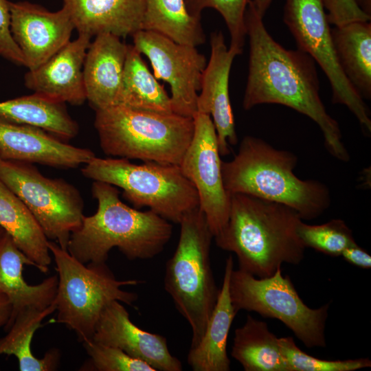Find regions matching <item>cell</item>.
<instances>
[{
    "label": "cell",
    "instance_id": "obj_12",
    "mask_svg": "<svg viewBox=\"0 0 371 371\" xmlns=\"http://www.w3.org/2000/svg\"><path fill=\"white\" fill-rule=\"evenodd\" d=\"M131 37L133 46L149 60L155 77L169 84L172 112L193 118L205 56L196 47L178 43L157 32L139 30Z\"/></svg>",
    "mask_w": 371,
    "mask_h": 371
},
{
    "label": "cell",
    "instance_id": "obj_39",
    "mask_svg": "<svg viewBox=\"0 0 371 371\" xmlns=\"http://www.w3.org/2000/svg\"><path fill=\"white\" fill-rule=\"evenodd\" d=\"M360 8L366 14L370 15V0H355Z\"/></svg>",
    "mask_w": 371,
    "mask_h": 371
},
{
    "label": "cell",
    "instance_id": "obj_3",
    "mask_svg": "<svg viewBox=\"0 0 371 371\" xmlns=\"http://www.w3.org/2000/svg\"><path fill=\"white\" fill-rule=\"evenodd\" d=\"M91 194L98 202L95 214L84 216L70 237L67 250L82 263L106 262L117 248L126 258L151 259L159 254L172 234L170 221L153 211H140L124 203L117 188L94 181Z\"/></svg>",
    "mask_w": 371,
    "mask_h": 371
},
{
    "label": "cell",
    "instance_id": "obj_10",
    "mask_svg": "<svg viewBox=\"0 0 371 371\" xmlns=\"http://www.w3.org/2000/svg\"><path fill=\"white\" fill-rule=\"evenodd\" d=\"M0 180L27 206L47 239L67 250L85 216L78 190L64 179L45 177L32 164L1 158Z\"/></svg>",
    "mask_w": 371,
    "mask_h": 371
},
{
    "label": "cell",
    "instance_id": "obj_34",
    "mask_svg": "<svg viewBox=\"0 0 371 371\" xmlns=\"http://www.w3.org/2000/svg\"><path fill=\"white\" fill-rule=\"evenodd\" d=\"M327 19L335 27L355 21H370L371 16L363 11L355 0H323Z\"/></svg>",
    "mask_w": 371,
    "mask_h": 371
},
{
    "label": "cell",
    "instance_id": "obj_9",
    "mask_svg": "<svg viewBox=\"0 0 371 371\" xmlns=\"http://www.w3.org/2000/svg\"><path fill=\"white\" fill-rule=\"evenodd\" d=\"M229 291L237 312L253 311L278 319L308 348L326 346L325 330L330 303L317 308L306 306L281 268L272 276L261 278L233 269Z\"/></svg>",
    "mask_w": 371,
    "mask_h": 371
},
{
    "label": "cell",
    "instance_id": "obj_35",
    "mask_svg": "<svg viewBox=\"0 0 371 371\" xmlns=\"http://www.w3.org/2000/svg\"><path fill=\"white\" fill-rule=\"evenodd\" d=\"M9 1L0 0V56L18 65L25 66L23 54L10 30Z\"/></svg>",
    "mask_w": 371,
    "mask_h": 371
},
{
    "label": "cell",
    "instance_id": "obj_29",
    "mask_svg": "<svg viewBox=\"0 0 371 371\" xmlns=\"http://www.w3.org/2000/svg\"><path fill=\"white\" fill-rule=\"evenodd\" d=\"M201 20L189 13L185 0H145L142 30L197 47L205 41Z\"/></svg>",
    "mask_w": 371,
    "mask_h": 371
},
{
    "label": "cell",
    "instance_id": "obj_26",
    "mask_svg": "<svg viewBox=\"0 0 371 371\" xmlns=\"http://www.w3.org/2000/svg\"><path fill=\"white\" fill-rule=\"evenodd\" d=\"M56 309L54 300L44 309L27 308L19 312L8 330V334L0 339V355L14 356L21 371L57 370L60 359L58 349L49 350L41 359L35 357L31 349L34 333L42 326V321Z\"/></svg>",
    "mask_w": 371,
    "mask_h": 371
},
{
    "label": "cell",
    "instance_id": "obj_28",
    "mask_svg": "<svg viewBox=\"0 0 371 371\" xmlns=\"http://www.w3.org/2000/svg\"><path fill=\"white\" fill-rule=\"evenodd\" d=\"M117 105L158 113H173L170 97L133 45L127 47Z\"/></svg>",
    "mask_w": 371,
    "mask_h": 371
},
{
    "label": "cell",
    "instance_id": "obj_22",
    "mask_svg": "<svg viewBox=\"0 0 371 371\" xmlns=\"http://www.w3.org/2000/svg\"><path fill=\"white\" fill-rule=\"evenodd\" d=\"M234 269L229 255L225 261L222 286L216 303L199 342L191 347L188 363L194 371H229L230 359L227 352V337L237 311L229 295V280Z\"/></svg>",
    "mask_w": 371,
    "mask_h": 371
},
{
    "label": "cell",
    "instance_id": "obj_4",
    "mask_svg": "<svg viewBox=\"0 0 371 371\" xmlns=\"http://www.w3.org/2000/svg\"><path fill=\"white\" fill-rule=\"evenodd\" d=\"M297 157L265 140L245 136L238 151L222 161V176L229 194H245L282 203L295 210L302 220H313L330 205L328 188L317 180H302L293 170Z\"/></svg>",
    "mask_w": 371,
    "mask_h": 371
},
{
    "label": "cell",
    "instance_id": "obj_36",
    "mask_svg": "<svg viewBox=\"0 0 371 371\" xmlns=\"http://www.w3.org/2000/svg\"><path fill=\"white\" fill-rule=\"evenodd\" d=\"M341 256L348 263L361 269L371 268V256L357 243L345 249Z\"/></svg>",
    "mask_w": 371,
    "mask_h": 371
},
{
    "label": "cell",
    "instance_id": "obj_33",
    "mask_svg": "<svg viewBox=\"0 0 371 371\" xmlns=\"http://www.w3.org/2000/svg\"><path fill=\"white\" fill-rule=\"evenodd\" d=\"M82 343L89 359L82 365L80 370L155 371L147 363L132 357L118 348L92 339Z\"/></svg>",
    "mask_w": 371,
    "mask_h": 371
},
{
    "label": "cell",
    "instance_id": "obj_38",
    "mask_svg": "<svg viewBox=\"0 0 371 371\" xmlns=\"http://www.w3.org/2000/svg\"><path fill=\"white\" fill-rule=\"evenodd\" d=\"M258 13L264 16L273 0H251Z\"/></svg>",
    "mask_w": 371,
    "mask_h": 371
},
{
    "label": "cell",
    "instance_id": "obj_25",
    "mask_svg": "<svg viewBox=\"0 0 371 371\" xmlns=\"http://www.w3.org/2000/svg\"><path fill=\"white\" fill-rule=\"evenodd\" d=\"M339 65L363 98H371V23L355 21L331 30Z\"/></svg>",
    "mask_w": 371,
    "mask_h": 371
},
{
    "label": "cell",
    "instance_id": "obj_21",
    "mask_svg": "<svg viewBox=\"0 0 371 371\" xmlns=\"http://www.w3.org/2000/svg\"><path fill=\"white\" fill-rule=\"evenodd\" d=\"M24 265L37 269L5 232L0 237V293L5 294L12 305L11 318L4 328L8 330L17 314L27 308L44 309L54 300L58 286L56 275L45 278L36 285L28 284L23 276Z\"/></svg>",
    "mask_w": 371,
    "mask_h": 371
},
{
    "label": "cell",
    "instance_id": "obj_7",
    "mask_svg": "<svg viewBox=\"0 0 371 371\" xmlns=\"http://www.w3.org/2000/svg\"><path fill=\"white\" fill-rule=\"evenodd\" d=\"M48 247L58 273L54 322L75 332L80 341L92 339L102 313L111 302L132 305L137 300L136 293L122 288L142 281L117 280L106 262L82 263L54 241L49 240Z\"/></svg>",
    "mask_w": 371,
    "mask_h": 371
},
{
    "label": "cell",
    "instance_id": "obj_1",
    "mask_svg": "<svg viewBox=\"0 0 371 371\" xmlns=\"http://www.w3.org/2000/svg\"><path fill=\"white\" fill-rule=\"evenodd\" d=\"M262 16L249 0L245 15L249 58L243 100L245 110L262 104L291 108L314 121L324 145L335 158L348 161L338 122L326 111L320 98L315 61L300 49H286L267 30Z\"/></svg>",
    "mask_w": 371,
    "mask_h": 371
},
{
    "label": "cell",
    "instance_id": "obj_30",
    "mask_svg": "<svg viewBox=\"0 0 371 371\" xmlns=\"http://www.w3.org/2000/svg\"><path fill=\"white\" fill-rule=\"evenodd\" d=\"M297 232L306 248L333 257L341 256L345 249L357 243L352 230L338 218L321 225H308L302 221Z\"/></svg>",
    "mask_w": 371,
    "mask_h": 371
},
{
    "label": "cell",
    "instance_id": "obj_31",
    "mask_svg": "<svg viewBox=\"0 0 371 371\" xmlns=\"http://www.w3.org/2000/svg\"><path fill=\"white\" fill-rule=\"evenodd\" d=\"M249 0H185L189 13L201 19L206 8L216 10L223 17L230 36L229 48L243 53L245 41V11Z\"/></svg>",
    "mask_w": 371,
    "mask_h": 371
},
{
    "label": "cell",
    "instance_id": "obj_27",
    "mask_svg": "<svg viewBox=\"0 0 371 371\" xmlns=\"http://www.w3.org/2000/svg\"><path fill=\"white\" fill-rule=\"evenodd\" d=\"M231 355L245 371H289L280 352L278 337L265 322L250 315L234 331Z\"/></svg>",
    "mask_w": 371,
    "mask_h": 371
},
{
    "label": "cell",
    "instance_id": "obj_11",
    "mask_svg": "<svg viewBox=\"0 0 371 371\" xmlns=\"http://www.w3.org/2000/svg\"><path fill=\"white\" fill-rule=\"evenodd\" d=\"M324 9L323 0H285L284 21L298 49L310 56L326 75L333 102L346 106L370 132L369 109L339 65Z\"/></svg>",
    "mask_w": 371,
    "mask_h": 371
},
{
    "label": "cell",
    "instance_id": "obj_6",
    "mask_svg": "<svg viewBox=\"0 0 371 371\" xmlns=\"http://www.w3.org/2000/svg\"><path fill=\"white\" fill-rule=\"evenodd\" d=\"M179 224L178 243L166 262L164 282L176 308L191 328V348L204 333L220 289L210 261L214 235L204 213L199 206L187 212Z\"/></svg>",
    "mask_w": 371,
    "mask_h": 371
},
{
    "label": "cell",
    "instance_id": "obj_24",
    "mask_svg": "<svg viewBox=\"0 0 371 371\" xmlns=\"http://www.w3.org/2000/svg\"><path fill=\"white\" fill-rule=\"evenodd\" d=\"M0 119L40 128L62 140L75 137L79 131L65 103L36 93L0 102Z\"/></svg>",
    "mask_w": 371,
    "mask_h": 371
},
{
    "label": "cell",
    "instance_id": "obj_20",
    "mask_svg": "<svg viewBox=\"0 0 371 371\" xmlns=\"http://www.w3.org/2000/svg\"><path fill=\"white\" fill-rule=\"evenodd\" d=\"M78 34L120 38L142 30L145 0H63Z\"/></svg>",
    "mask_w": 371,
    "mask_h": 371
},
{
    "label": "cell",
    "instance_id": "obj_13",
    "mask_svg": "<svg viewBox=\"0 0 371 371\" xmlns=\"http://www.w3.org/2000/svg\"><path fill=\"white\" fill-rule=\"evenodd\" d=\"M194 133L179 167L192 183L214 236L226 225L230 194L224 187L216 132L210 115L197 112Z\"/></svg>",
    "mask_w": 371,
    "mask_h": 371
},
{
    "label": "cell",
    "instance_id": "obj_16",
    "mask_svg": "<svg viewBox=\"0 0 371 371\" xmlns=\"http://www.w3.org/2000/svg\"><path fill=\"white\" fill-rule=\"evenodd\" d=\"M91 339L118 348L147 363L155 371H181L183 368L181 362L170 353L166 338L136 326L122 303L117 300L104 308Z\"/></svg>",
    "mask_w": 371,
    "mask_h": 371
},
{
    "label": "cell",
    "instance_id": "obj_18",
    "mask_svg": "<svg viewBox=\"0 0 371 371\" xmlns=\"http://www.w3.org/2000/svg\"><path fill=\"white\" fill-rule=\"evenodd\" d=\"M91 37L78 34L45 63L25 75V85L34 93L72 105L87 100L83 65Z\"/></svg>",
    "mask_w": 371,
    "mask_h": 371
},
{
    "label": "cell",
    "instance_id": "obj_19",
    "mask_svg": "<svg viewBox=\"0 0 371 371\" xmlns=\"http://www.w3.org/2000/svg\"><path fill=\"white\" fill-rule=\"evenodd\" d=\"M128 45L110 33L91 42L83 65L87 100L95 111L117 104Z\"/></svg>",
    "mask_w": 371,
    "mask_h": 371
},
{
    "label": "cell",
    "instance_id": "obj_23",
    "mask_svg": "<svg viewBox=\"0 0 371 371\" xmlns=\"http://www.w3.org/2000/svg\"><path fill=\"white\" fill-rule=\"evenodd\" d=\"M0 227L43 272L49 271V240L23 201L0 180Z\"/></svg>",
    "mask_w": 371,
    "mask_h": 371
},
{
    "label": "cell",
    "instance_id": "obj_5",
    "mask_svg": "<svg viewBox=\"0 0 371 371\" xmlns=\"http://www.w3.org/2000/svg\"><path fill=\"white\" fill-rule=\"evenodd\" d=\"M94 126L105 155L179 166L194 133V119L115 105L95 110Z\"/></svg>",
    "mask_w": 371,
    "mask_h": 371
},
{
    "label": "cell",
    "instance_id": "obj_32",
    "mask_svg": "<svg viewBox=\"0 0 371 371\" xmlns=\"http://www.w3.org/2000/svg\"><path fill=\"white\" fill-rule=\"evenodd\" d=\"M280 352L289 371H354L371 367L368 358L326 360L301 350L292 337L278 338Z\"/></svg>",
    "mask_w": 371,
    "mask_h": 371
},
{
    "label": "cell",
    "instance_id": "obj_17",
    "mask_svg": "<svg viewBox=\"0 0 371 371\" xmlns=\"http://www.w3.org/2000/svg\"><path fill=\"white\" fill-rule=\"evenodd\" d=\"M94 153L70 145L36 126L0 119V158L69 169L85 164Z\"/></svg>",
    "mask_w": 371,
    "mask_h": 371
},
{
    "label": "cell",
    "instance_id": "obj_40",
    "mask_svg": "<svg viewBox=\"0 0 371 371\" xmlns=\"http://www.w3.org/2000/svg\"><path fill=\"white\" fill-rule=\"evenodd\" d=\"M5 232L0 227V237L5 233Z\"/></svg>",
    "mask_w": 371,
    "mask_h": 371
},
{
    "label": "cell",
    "instance_id": "obj_8",
    "mask_svg": "<svg viewBox=\"0 0 371 371\" xmlns=\"http://www.w3.org/2000/svg\"><path fill=\"white\" fill-rule=\"evenodd\" d=\"M81 172L86 178L121 188L122 196L135 208L147 207L175 223L199 206L194 185L178 165L154 161L135 164L123 158L95 157Z\"/></svg>",
    "mask_w": 371,
    "mask_h": 371
},
{
    "label": "cell",
    "instance_id": "obj_14",
    "mask_svg": "<svg viewBox=\"0 0 371 371\" xmlns=\"http://www.w3.org/2000/svg\"><path fill=\"white\" fill-rule=\"evenodd\" d=\"M10 30L24 58L25 66L33 70L70 41L75 29L67 10L50 12L29 1H9Z\"/></svg>",
    "mask_w": 371,
    "mask_h": 371
},
{
    "label": "cell",
    "instance_id": "obj_15",
    "mask_svg": "<svg viewBox=\"0 0 371 371\" xmlns=\"http://www.w3.org/2000/svg\"><path fill=\"white\" fill-rule=\"evenodd\" d=\"M210 47V59L202 74L196 109L197 112L210 115L220 155L225 156L230 153L229 144L236 145L238 142L229 94L230 70L238 54L227 47L221 31L211 34Z\"/></svg>",
    "mask_w": 371,
    "mask_h": 371
},
{
    "label": "cell",
    "instance_id": "obj_37",
    "mask_svg": "<svg viewBox=\"0 0 371 371\" xmlns=\"http://www.w3.org/2000/svg\"><path fill=\"white\" fill-rule=\"evenodd\" d=\"M12 313V305L9 298L0 293V327L8 324Z\"/></svg>",
    "mask_w": 371,
    "mask_h": 371
},
{
    "label": "cell",
    "instance_id": "obj_2",
    "mask_svg": "<svg viewBox=\"0 0 371 371\" xmlns=\"http://www.w3.org/2000/svg\"><path fill=\"white\" fill-rule=\"evenodd\" d=\"M302 221L286 205L232 194L227 222L214 238L220 249L236 254L238 269L266 278L283 263L297 265L303 260L306 247L297 232Z\"/></svg>",
    "mask_w": 371,
    "mask_h": 371
}]
</instances>
